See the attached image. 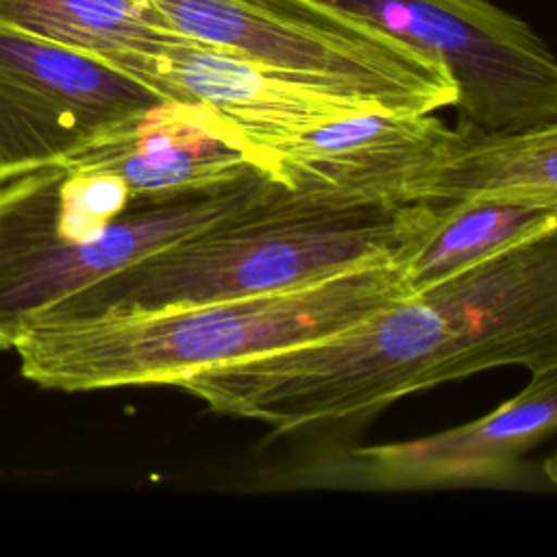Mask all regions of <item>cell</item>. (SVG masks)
Segmentation results:
<instances>
[{
  "mask_svg": "<svg viewBox=\"0 0 557 557\" xmlns=\"http://www.w3.org/2000/svg\"><path fill=\"white\" fill-rule=\"evenodd\" d=\"M446 205L329 209L283 189L248 213L122 268L48 320L202 305L302 285L359 263L405 261Z\"/></svg>",
  "mask_w": 557,
  "mask_h": 557,
  "instance_id": "3",
  "label": "cell"
},
{
  "mask_svg": "<svg viewBox=\"0 0 557 557\" xmlns=\"http://www.w3.org/2000/svg\"><path fill=\"white\" fill-rule=\"evenodd\" d=\"M0 26L104 63L183 37L152 0H0Z\"/></svg>",
  "mask_w": 557,
  "mask_h": 557,
  "instance_id": "14",
  "label": "cell"
},
{
  "mask_svg": "<svg viewBox=\"0 0 557 557\" xmlns=\"http://www.w3.org/2000/svg\"><path fill=\"white\" fill-rule=\"evenodd\" d=\"M492 370L461 305L437 283L333 335L218 363L172 387L278 433L374 413L407 394Z\"/></svg>",
  "mask_w": 557,
  "mask_h": 557,
  "instance_id": "2",
  "label": "cell"
},
{
  "mask_svg": "<svg viewBox=\"0 0 557 557\" xmlns=\"http://www.w3.org/2000/svg\"><path fill=\"white\" fill-rule=\"evenodd\" d=\"M450 128L431 113L370 109L259 146L296 198L329 209L422 200Z\"/></svg>",
  "mask_w": 557,
  "mask_h": 557,
  "instance_id": "8",
  "label": "cell"
},
{
  "mask_svg": "<svg viewBox=\"0 0 557 557\" xmlns=\"http://www.w3.org/2000/svg\"><path fill=\"white\" fill-rule=\"evenodd\" d=\"M285 187L270 174L157 205H128L98 235L72 239L46 215L30 172L0 183V350L87 289L187 237L257 209Z\"/></svg>",
  "mask_w": 557,
  "mask_h": 557,
  "instance_id": "4",
  "label": "cell"
},
{
  "mask_svg": "<svg viewBox=\"0 0 557 557\" xmlns=\"http://www.w3.org/2000/svg\"><path fill=\"white\" fill-rule=\"evenodd\" d=\"M442 63L459 122L520 131L557 122V61L544 39L490 0H315Z\"/></svg>",
  "mask_w": 557,
  "mask_h": 557,
  "instance_id": "6",
  "label": "cell"
},
{
  "mask_svg": "<svg viewBox=\"0 0 557 557\" xmlns=\"http://www.w3.org/2000/svg\"><path fill=\"white\" fill-rule=\"evenodd\" d=\"M548 233H557V202L448 200L433 233L400 263L403 285L416 296L500 250Z\"/></svg>",
  "mask_w": 557,
  "mask_h": 557,
  "instance_id": "13",
  "label": "cell"
},
{
  "mask_svg": "<svg viewBox=\"0 0 557 557\" xmlns=\"http://www.w3.org/2000/svg\"><path fill=\"white\" fill-rule=\"evenodd\" d=\"M178 35L387 111L455 107L448 70L315 0H152Z\"/></svg>",
  "mask_w": 557,
  "mask_h": 557,
  "instance_id": "5",
  "label": "cell"
},
{
  "mask_svg": "<svg viewBox=\"0 0 557 557\" xmlns=\"http://www.w3.org/2000/svg\"><path fill=\"white\" fill-rule=\"evenodd\" d=\"M109 65L141 81L161 98L211 107L257 148L331 120L381 109L187 37L122 54Z\"/></svg>",
  "mask_w": 557,
  "mask_h": 557,
  "instance_id": "11",
  "label": "cell"
},
{
  "mask_svg": "<svg viewBox=\"0 0 557 557\" xmlns=\"http://www.w3.org/2000/svg\"><path fill=\"white\" fill-rule=\"evenodd\" d=\"M557 122L485 131L459 122L431 168L422 200L557 202Z\"/></svg>",
  "mask_w": 557,
  "mask_h": 557,
  "instance_id": "12",
  "label": "cell"
},
{
  "mask_svg": "<svg viewBox=\"0 0 557 557\" xmlns=\"http://www.w3.org/2000/svg\"><path fill=\"white\" fill-rule=\"evenodd\" d=\"M124 181L131 205H157L270 174L263 152L200 102L159 100L120 115L63 161Z\"/></svg>",
  "mask_w": 557,
  "mask_h": 557,
  "instance_id": "10",
  "label": "cell"
},
{
  "mask_svg": "<svg viewBox=\"0 0 557 557\" xmlns=\"http://www.w3.org/2000/svg\"><path fill=\"white\" fill-rule=\"evenodd\" d=\"M400 259L202 305L41 320L13 350L20 374L59 392L172 387L181 376L320 339L407 298Z\"/></svg>",
  "mask_w": 557,
  "mask_h": 557,
  "instance_id": "1",
  "label": "cell"
},
{
  "mask_svg": "<svg viewBox=\"0 0 557 557\" xmlns=\"http://www.w3.org/2000/svg\"><path fill=\"white\" fill-rule=\"evenodd\" d=\"M159 100L104 61L0 26V183L67 161L100 126Z\"/></svg>",
  "mask_w": 557,
  "mask_h": 557,
  "instance_id": "7",
  "label": "cell"
},
{
  "mask_svg": "<svg viewBox=\"0 0 557 557\" xmlns=\"http://www.w3.org/2000/svg\"><path fill=\"white\" fill-rule=\"evenodd\" d=\"M557 426V370L533 372L529 385L492 413L409 440L324 457L302 483L359 490H433L505 485L522 455Z\"/></svg>",
  "mask_w": 557,
  "mask_h": 557,
  "instance_id": "9",
  "label": "cell"
}]
</instances>
